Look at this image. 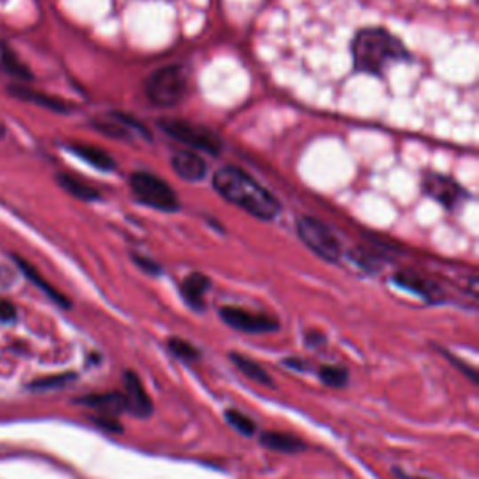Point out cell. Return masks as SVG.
<instances>
[{
  "mask_svg": "<svg viewBox=\"0 0 479 479\" xmlns=\"http://www.w3.org/2000/svg\"><path fill=\"white\" fill-rule=\"evenodd\" d=\"M212 188L223 201L259 221H275L283 212V203L277 195L238 165L220 167L212 174Z\"/></svg>",
  "mask_w": 479,
  "mask_h": 479,
  "instance_id": "1",
  "label": "cell"
},
{
  "mask_svg": "<svg viewBox=\"0 0 479 479\" xmlns=\"http://www.w3.org/2000/svg\"><path fill=\"white\" fill-rule=\"evenodd\" d=\"M352 69L356 74L384 77L389 66L412 62V52L406 44L386 27H363L350 42Z\"/></svg>",
  "mask_w": 479,
  "mask_h": 479,
  "instance_id": "2",
  "label": "cell"
},
{
  "mask_svg": "<svg viewBox=\"0 0 479 479\" xmlns=\"http://www.w3.org/2000/svg\"><path fill=\"white\" fill-rule=\"evenodd\" d=\"M145 98L156 109L176 108L189 91L188 69L180 64L159 66L145 79Z\"/></svg>",
  "mask_w": 479,
  "mask_h": 479,
  "instance_id": "3",
  "label": "cell"
},
{
  "mask_svg": "<svg viewBox=\"0 0 479 479\" xmlns=\"http://www.w3.org/2000/svg\"><path fill=\"white\" fill-rule=\"evenodd\" d=\"M130 191L137 204L164 214H176L182 210L179 193L169 182L152 171H135L130 174Z\"/></svg>",
  "mask_w": 479,
  "mask_h": 479,
  "instance_id": "4",
  "label": "cell"
},
{
  "mask_svg": "<svg viewBox=\"0 0 479 479\" xmlns=\"http://www.w3.org/2000/svg\"><path fill=\"white\" fill-rule=\"evenodd\" d=\"M157 128L193 152L220 157L225 150L221 135L208 126H203V124H195L184 118H159Z\"/></svg>",
  "mask_w": 479,
  "mask_h": 479,
  "instance_id": "5",
  "label": "cell"
},
{
  "mask_svg": "<svg viewBox=\"0 0 479 479\" xmlns=\"http://www.w3.org/2000/svg\"><path fill=\"white\" fill-rule=\"evenodd\" d=\"M296 235L309 251L324 262L337 264L341 262L345 250L341 238L333 233V228L315 216H298L296 218Z\"/></svg>",
  "mask_w": 479,
  "mask_h": 479,
  "instance_id": "6",
  "label": "cell"
},
{
  "mask_svg": "<svg viewBox=\"0 0 479 479\" xmlns=\"http://www.w3.org/2000/svg\"><path fill=\"white\" fill-rule=\"evenodd\" d=\"M419 189L425 197L438 203L443 210L455 214L470 199V191L460 184L451 174H443L436 171H425L421 174Z\"/></svg>",
  "mask_w": 479,
  "mask_h": 479,
  "instance_id": "7",
  "label": "cell"
},
{
  "mask_svg": "<svg viewBox=\"0 0 479 479\" xmlns=\"http://www.w3.org/2000/svg\"><path fill=\"white\" fill-rule=\"evenodd\" d=\"M88 124L98 133L115 140H126V143H133L139 139L145 140V143H152L154 139L145 124L126 111H108L91 118Z\"/></svg>",
  "mask_w": 479,
  "mask_h": 479,
  "instance_id": "8",
  "label": "cell"
},
{
  "mask_svg": "<svg viewBox=\"0 0 479 479\" xmlns=\"http://www.w3.org/2000/svg\"><path fill=\"white\" fill-rule=\"evenodd\" d=\"M220 318L227 326L242 333H270L279 330V321L274 315L257 313L236 306L221 307Z\"/></svg>",
  "mask_w": 479,
  "mask_h": 479,
  "instance_id": "9",
  "label": "cell"
},
{
  "mask_svg": "<svg viewBox=\"0 0 479 479\" xmlns=\"http://www.w3.org/2000/svg\"><path fill=\"white\" fill-rule=\"evenodd\" d=\"M392 283L395 287L412 292L419 296L421 299L429 301V304H440V301L446 299L443 289L438 283L427 275H423L416 270H399L392 275Z\"/></svg>",
  "mask_w": 479,
  "mask_h": 479,
  "instance_id": "10",
  "label": "cell"
},
{
  "mask_svg": "<svg viewBox=\"0 0 479 479\" xmlns=\"http://www.w3.org/2000/svg\"><path fill=\"white\" fill-rule=\"evenodd\" d=\"M6 92L13 100H20V101L32 103V105H38V108L47 109V111H52V113H57V115H72L77 109L74 103H69V101H66V100H62L59 96H52V94L36 91V88H32V86L23 84V83L8 84Z\"/></svg>",
  "mask_w": 479,
  "mask_h": 479,
  "instance_id": "11",
  "label": "cell"
},
{
  "mask_svg": "<svg viewBox=\"0 0 479 479\" xmlns=\"http://www.w3.org/2000/svg\"><path fill=\"white\" fill-rule=\"evenodd\" d=\"M343 259H347L352 266H356L363 274H379L389 262L387 247H380L377 243L354 245L352 250L345 251Z\"/></svg>",
  "mask_w": 479,
  "mask_h": 479,
  "instance_id": "12",
  "label": "cell"
},
{
  "mask_svg": "<svg viewBox=\"0 0 479 479\" xmlns=\"http://www.w3.org/2000/svg\"><path fill=\"white\" fill-rule=\"evenodd\" d=\"M124 387H126L124 395H126L128 401V414H133L140 419L150 418L154 414V404L137 372L126 371V375H124Z\"/></svg>",
  "mask_w": 479,
  "mask_h": 479,
  "instance_id": "13",
  "label": "cell"
},
{
  "mask_svg": "<svg viewBox=\"0 0 479 479\" xmlns=\"http://www.w3.org/2000/svg\"><path fill=\"white\" fill-rule=\"evenodd\" d=\"M171 167L176 172V176H180L182 180L189 184L203 182L208 176L206 159L199 152L193 150L174 152L171 157Z\"/></svg>",
  "mask_w": 479,
  "mask_h": 479,
  "instance_id": "14",
  "label": "cell"
},
{
  "mask_svg": "<svg viewBox=\"0 0 479 479\" xmlns=\"http://www.w3.org/2000/svg\"><path fill=\"white\" fill-rule=\"evenodd\" d=\"M64 148L69 154H74L76 157H79L81 162L88 164V165L101 171V172H115L118 169V164L115 162V157L108 150H103V148H100L96 145L79 143V140H76V143L64 145Z\"/></svg>",
  "mask_w": 479,
  "mask_h": 479,
  "instance_id": "15",
  "label": "cell"
},
{
  "mask_svg": "<svg viewBox=\"0 0 479 479\" xmlns=\"http://www.w3.org/2000/svg\"><path fill=\"white\" fill-rule=\"evenodd\" d=\"M212 289V281L203 272H191L180 283V294L193 311H204L206 292Z\"/></svg>",
  "mask_w": 479,
  "mask_h": 479,
  "instance_id": "16",
  "label": "cell"
},
{
  "mask_svg": "<svg viewBox=\"0 0 479 479\" xmlns=\"http://www.w3.org/2000/svg\"><path fill=\"white\" fill-rule=\"evenodd\" d=\"M76 403L92 408V411H96L100 416H108V418H116L124 412H128V401L124 392L86 395V397L76 399Z\"/></svg>",
  "mask_w": 479,
  "mask_h": 479,
  "instance_id": "17",
  "label": "cell"
},
{
  "mask_svg": "<svg viewBox=\"0 0 479 479\" xmlns=\"http://www.w3.org/2000/svg\"><path fill=\"white\" fill-rule=\"evenodd\" d=\"M57 184L68 193L72 195V197H76L77 201H83V203H100L103 199V193L94 188L92 184H88L86 180L79 179V176L72 174V172H66V171H60L57 172Z\"/></svg>",
  "mask_w": 479,
  "mask_h": 479,
  "instance_id": "18",
  "label": "cell"
},
{
  "mask_svg": "<svg viewBox=\"0 0 479 479\" xmlns=\"http://www.w3.org/2000/svg\"><path fill=\"white\" fill-rule=\"evenodd\" d=\"M12 260L15 262L17 268H20L23 272V275L32 283V285H36L38 289H42L52 301H55L57 306H60L64 309L72 307V301H69L62 292H59L55 287L49 285V283L44 279V275L36 268H34V266L27 259H23L20 255H12Z\"/></svg>",
  "mask_w": 479,
  "mask_h": 479,
  "instance_id": "19",
  "label": "cell"
},
{
  "mask_svg": "<svg viewBox=\"0 0 479 479\" xmlns=\"http://www.w3.org/2000/svg\"><path fill=\"white\" fill-rule=\"evenodd\" d=\"M0 72H4L8 77L23 84L34 81V74L30 72V68L20 59V55L12 49V45L3 40H0Z\"/></svg>",
  "mask_w": 479,
  "mask_h": 479,
  "instance_id": "20",
  "label": "cell"
},
{
  "mask_svg": "<svg viewBox=\"0 0 479 479\" xmlns=\"http://www.w3.org/2000/svg\"><path fill=\"white\" fill-rule=\"evenodd\" d=\"M260 443L270 451L277 453H299L306 451V442L299 440L289 433H277V431H266L260 435Z\"/></svg>",
  "mask_w": 479,
  "mask_h": 479,
  "instance_id": "21",
  "label": "cell"
},
{
  "mask_svg": "<svg viewBox=\"0 0 479 479\" xmlns=\"http://www.w3.org/2000/svg\"><path fill=\"white\" fill-rule=\"evenodd\" d=\"M230 362H233V365L242 372L245 379H250L260 386H268V387L274 386V379L268 375V371H266L259 362L247 358V356H243V354H238V352H230Z\"/></svg>",
  "mask_w": 479,
  "mask_h": 479,
  "instance_id": "22",
  "label": "cell"
},
{
  "mask_svg": "<svg viewBox=\"0 0 479 479\" xmlns=\"http://www.w3.org/2000/svg\"><path fill=\"white\" fill-rule=\"evenodd\" d=\"M167 348H169V352L172 354V356H176L182 362L195 363V362L201 360V350L195 347L193 343H189L186 339H180V337H171V339L167 341Z\"/></svg>",
  "mask_w": 479,
  "mask_h": 479,
  "instance_id": "23",
  "label": "cell"
},
{
  "mask_svg": "<svg viewBox=\"0 0 479 479\" xmlns=\"http://www.w3.org/2000/svg\"><path fill=\"white\" fill-rule=\"evenodd\" d=\"M225 421L233 427L235 431H238L240 435L243 436H255L257 433V423L240 411H235V408H228V411H225Z\"/></svg>",
  "mask_w": 479,
  "mask_h": 479,
  "instance_id": "24",
  "label": "cell"
},
{
  "mask_svg": "<svg viewBox=\"0 0 479 479\" xmlns=\"http://www.w3.org/2000/svg\"><path fill=\"white\" fill-rule=\"evenodd\" d=\"M318 379L328 387H345L348 384V371L341 365H323L318 369Z\"/></svg>",
  "mask_w": 479,
  "mask_h": 479,
  "instance_id": "25",
  "label": "cell"
},
{
  "mask_svg": "<svg viewBox=\"0 0 479 479\" xmlns=\"http://www.w3.org/2000/svg\"><path fill=\"white\" fill-rule=\"evenodd\" d=\"M133 264L137 266V268L150 275V277H157V275H162L164 274V266L159 264L157 260H154L152 257H147V255H140V253H130Z\"/></svg>",
  "mask_w": 479,
  "mask_h": 479,
  "instance_id": "26",
  "label": "cell"
},
{
  "mask_svg": "<svg viewBox=\"0 0 479 479\" xmlns=\"http://www.w3.org/2000/svg\"><path fill=\"white\" fill-rule=\"evenodd\" d=\"M442 354H443V356L448 358V362H451L460 372H465V375H467L474 384H477V371H475L472 365H468V363L463 362V360H459L457 356H453V354L448 352V350H442Z\"/></svg>",
  "mask_w": 479,
  "mask_h": 479,
  "instance_id": "27",
  "label": "cell"
},
{
  "mask_svg": "<svg viewBox=\"0 0 479 479\" xmlns=\"http://www.w3.org/2000/svg\"><path fill=\"white\" fill-rule=\"evenodd\" d=\"M17 318V309L10 299H0V323H13Z\"/></svg>",
  "mask_w": 479,
  "mask_h": 479,
  "instance_id": "28",
  "label": "cell"
},
{
  "mask_svg": "<svg viewBox=\"0 0 479 479\" xmlns=\"http://www.w3.org/2000/svg\"><path fill=\"white\" fill-rule=\"evenodd\" d=\"M94 421L100 425V427L101 429H105V431H109V433H116V435H120L122 431H124V427H122V423L118 421V419H115V418H108V416H98V418H94Z\"/></svg>",
  "mask_w": 479,
  "mask_h": 479,
  "instance_id": "29",
  "label": "cell"
},
{
  "mask_svg": "<svg viewBox=\"0 0 479 479\" xmlns=\"http://www.w3.org/2000/svg\"><path fill=\"white\" fill-rule=\"evenodd\" d=\"M76 375L74 372H66V375H60V377H52V379H45V380H40V382H34V386L36 387H51V386H62L69 380H74Z\"/></svg>",
  "mask_w": 479,
  "mask_h": 479,
  "instance_id": "30",
  "label": "cell"
},
{
  "mask_svg": "<svg viewBox=\"0 0 479 479\" xmlns=\"http://www.w3.org/2000/svg\"><path fill=\"white\" fill-rule=\"evenodd\" d=\"M8 135V128H6V124L0 120V139H4Z\"/></svg>",
  "mask_w": 479,
  "mask_h": 479,
  "instance_id": "31",
  "label": "cell"
},
{
  "mask_svg": "<svg viewBox=\"0 0 479 479\" xmlns=\"http://www.w3.org/2000/svg\"><path fill=\"white\" fill-rule=\"evenodd\" d=\"M412 479H427V477H412Z\"/></svg>",
  "mask_w": 479,
  "mask_h": 479,
  "instance_id": "32",
  "label": "cell"
}]
</instances>
